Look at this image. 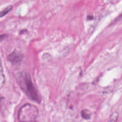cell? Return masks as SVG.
<instances>
[{"label": "cell", "instance_id": "4", "mask_svg": "<svg viewBox=\"0 0 122 122\" xmlns=\"http://www.w3.org/2000/svg\"><path fill=\"white\" fill-rule=\"evenodd\" d=\"M5 81V79L4 74L3 67H2L1 60L0 59V89L3 87Z\"/></svg>", "mask_w": 122, "mask_h": 122}, {"label": "cell", "instance_id": "2", "mask_svg": "<svg viewBox=\"0 0 122 122\" xmlns=\"http://www.w3.org/2000/svg\"><path fill=\"white\" fill-rule=\"evenodd\" d=\"M38 111L36 107L30 104H26L20 108L18 113V119L20 122L35 121Z\"/></svg>", "mask_w": 122, "mask_h": 122}, {"label": "cell", "instance_id": "3", "mask_svg": "<svg viewBox=\"0 0 122 122\" xmlns=\"http://www.w3.org/2000/svg\"><path fill=\"white\" fill-rule=\"evenodd\" d=\"M23 58V54L20 51L14 50L8 56V60L11 63L14 65H19Z\"/></svg>", "mask_w": 122, "mask_h": 122}, {"label": "cell", "instance_id": "7", "mask_svg": "<svg viewBox=\"0 0 122 122\" xmlns=\"http://www.w3.org/2000/svg\"><path fill=\"white\" fill-rule=\"evenodd\" d=\"M118 117H119V114L117 112H114L113 114L111 115L110 117L109 121L110 122H116L118 120Z\"/></svg>", "mask_w": 122, "mask_h": 122}, {"label": "cell", "instance_id": "8", "mask_svg": "<svg viewBox=\"0 0 122 122\" xmlns=\"http://www.w3.org/2000/svg\"><path fill=\"white\" fill-rule=\"evenodd\" d=\"M7 37V35H0V41H2L3 39H4L5 38H6Z\"/></svg>", "mask_w": 122, "mask_h": 122}, {"label": "cell", "instance_id": "6", "mask_svg": "<svg viewBox=\"0 0 122 122\" xmlns=\"http://www.w3.org/2000/svg\"><path fill=\"white\" fill-rule=\"evenodd\" d=\"M81 115L83 119H86V120H89L90 119L91 116V113L88 110H83L81 113Z\"/></svg>", "mask_w": 122, "mask_h": 122}, {"label": "cell", "instance_id": "5", "mask_svg": "<svg viewBox=\"0 0 122 122\" xmlns=\"http://www.w3.org/2000/svg\"><path fill=\"white\" fill-rule=\"evenodd\" d=\"M12 8H13V6L9 5L8 6V7H6V8H5L4 10H2V11H0V18L5 16L6 14H8V13L11 10Z\"/></svg>", "mask_w": 122, "mask_h": 122}, {"label": "cell", "instance_id": "1", "mask_svg": "<svg viewBox=\"0 0 122 122\" xmlns=\"http://www.w3.org/2000/svg\"><path fill=\"white\" fill-rule=\"evenodd\" d=\"M17 82H19V85L21 87V89L26 94L30 100L34 102L40 104L41 102V98L35 87L32 79L29 75L25 73H21L19 74L17 78Z\"/></svg>", "mask_w": 122, "mask_h": 122}, {"label": "cell", "instance_id": "9", "mask_svg": "<svg viewBox=\"0 0 122 122\" xmlns=\"http://www.w3.org/2000/svg\"><path fill=\"white\" fill-rule=\"evenodd\" d=\"M122 19V13L121 14H120V15H119V17H118L117 18V19L116 20V21H117V20H119L120 19Z\"/></svg>", "mask_w": 122, "mask_h": 122}, {"label": "cell", "instance_id": "10", "mask_svg": "<svg viewBox=\"0 0 122 122\" xmlns=\"http://www.w3.org/2000/svg\"><path fill=\"white\" fill-rule=\"evenodd\" d=\"M2 98L1 97V96H0V104H1V101H2Z\"/></svg>", "mask_w": 122, "mask_h": 122}]
</instances>
